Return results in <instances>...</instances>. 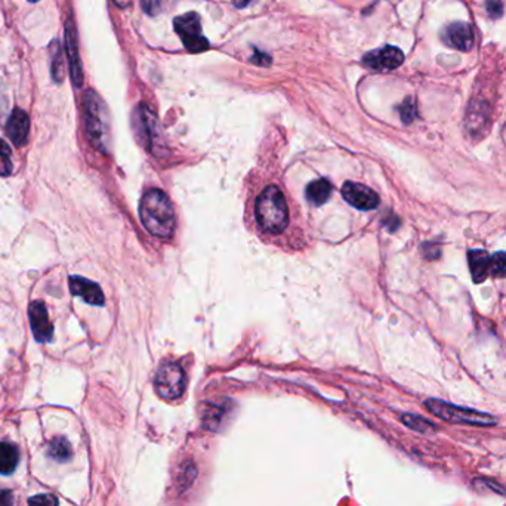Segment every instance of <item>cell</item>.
Returning <instances> with one entry per match:
<instances>
[{"label":"cell","mask_w":506,"mask_h":506,"mask_svg":"<svg viewBox=\"0 0 506 506\" xmlns=\"http://www.w3.org/2000/svg\"><path fill=\"white\" fill-rule=\"evenodd\" d=\"M342 196L351 206L360 211H372L379 204V196L373 189L357 182H346L342 187Z\"/></svg>","instance_id":"obj_8"},{"label":"cell","mask_w":506,"mask_h":506,"mask_svg":"<svg viewBox=\"0 0 506 506\" xmlns=\"http://www.w3.org/2000/svg\"><path fill=\"white\" fill-rule=\"evenodd\" d=\"M486 8H487V12L495 18L500 17L502 11H503L500 0H486Z\"/></svg>","instance_id":"obj_25"},{"label":"cell","mask_w":506,"mask_h":506,"mask_svg":"<svg viewBox=\"0 0 506 506\" xmlns=\"http://www.w3.org/2000/svg\"><path fill=\"white\" fill-rule=\"evenodd\" d=\"M114 4L119 6V8H126L131 5V0H114Z\"/></svg>","instance_id":"obj_31"},{"label":"cell","mask_w":506,"mask_h":506,"mask_svg":"<svg viewBox=\"0 0 506 506\" xmlns=\"http://www.w3.org/2000/svg\"><path fill=\"white\" fill-rule=\"evenodd\" d=\"M69 284L71 293L76 296H81L86 304L97 305V307L104 305V300H105L104 293L97 283L86 280L83 277L73 276L69 278Z\"/></svg>","instance_id":"obj_12"},{"label":"cell","mask_w":506,"mask_h":506,"mask_svg":"<svg viewBox=\"0 0 506 506\" xmlns=\"http://www.w3.org/2000/svg\"><path fill=\"white\" fill-rule=\"evenodd\" d=\"M13 505V495L11 490L0 488V506H12Z\"/></svg>","instance_id":"obj_27"},{"label":"cell","mask_w":506,"mask_h":506,"mask_svg":"<svg viewBox=\"0 0 506 506\" xmlns=\"http://www.w3.org/2000/svg\"><path fill=\"white\" fill-rule=\"evenodd\" d=\"M20 462V452L11 442H0V473L9 476L17 469Z\"/></svg>","instance_id":"obj_15"},{"label":"cell","mask_w":506,"mask_h":506,"mask_svg":"<svg viewBox=\"0 0 506 506\" xmlns=\"http://www.w3.org/2000/svg\"><path fill=\"white\" fill-rule=\"evenodd\" d=\"M401 420L404 422L407 428L422 433V434H430V433L435 431V425L433 422L426 420L420 416H416V415H404L401 418Z\"/></svg>","instance_id":"obj_18"},{"label":"cell","mask_w":506,"mask_h":506,"mask_svg":"<svg viewBox=\"0 0 506 506\" xmlns=\"http://www.w3.org/2000/svg\"><path fill=\"white\" fill-rule=\"evenodd\" d=\"M66 51L70 66V76L76 88H81L83 83V71H82V61L78 55V46H77V36H76V27L71 18L67 20L66 24Z\"/></svg>","instance_id":"obj_10"},{"label":"cell","mask_w":506,"mask_h":506,"mask_svg":"<svg viewBox=\"0 0 506 506\" xmlns=\"http://www.w3.org/2000/svg\"><path fill=\"white\" fill-rule=\"evenodd\" d=\"M154 387L163 400H177L185 391V372L177 363H165L155 375Z\"/></svg>","instance_id":"obj_6"},{"label":"cell","mask_w":506,"mask_h":506,"mask_svg":"<svg viewBox=\"0 0 506 506\" xmlns=\"http://www.w3.org/2000/svg\"><path fill=\"white\" fill-rule=\"evenodd\" d=\"M399 225H400L399 218H397V216H391V220H388V228H389V231H394Z\"/></svg>","instance_id":"obj_29"},{"label":"cell","mask_w":506,"mask_h":506,"mask_svg":"<svg viewBox=\"0 0 506 506\" xmlns=\"http://www.w3.org/2000/svg\"><path fill=\"white\" fill-rule=\"evenodd\" d=\"M28 131H30V119L27 113L20 108H15L6 123V135L11 138L13 146L21 147L27 142Z\"/></svg>","instance_id":"obj_13"},{"label":"cell","mask_w":506,"mask_h":506,"mask_svg":"<svg viewBox=\"0 0 506 506\" xmlns=\"http://www.w3.org/2000/svg\"><path fill=\"white\" fill-rule=\"evenodd\" d=\"M404 61V54L395 46H384L367 52L363 57V64L375 71H392L399 69Z\"/></svg>","instance_id":"obj_7"},{"label":"cell","mask_w":506,"mask_h":506,"mask_svg":"<svg viewBox=\"0 0 506 506\" xmlns=\"http://www.w3.org/2000/svg\"><path fill=\"white\" fill-rule=\"evenodd\" d=\"M28 506H58V499L54 495H37L28 499Z\"/></svg>","instance_id":"obj_23"},{"label":"cell","mask_w":506,"mask_h":506,"mask_svg":"<svg viewBox=\"0 0 506 506\" xmlns=\"http://www.w3.org/2000/svg\"><path fill=\"white\" fill-rule=\"evenodd\" d=\"M423 249H425V253H423V255L426 257V258H428V259H435V258H438L440 257V249L437 247V245H425L423 246Z\"/></svg>","instance_id":"obj_28"},{"label":"cell","mask_w":506,"mask_h":506,"mask_svg":"<svg viewBox=\"0 0 506 506\" xmlns=\"http://www.w3.org/2000/svg\"><path fill=\"white\" fill-rule=\"evenodd\" d=\"M28 317L37 342H49L54 335V327L47 317V310L42 300H35L28 307Z\"/></svg>","instance_id":"obj_9"},{"label":"cell","mask_w":506,"mask_h":506,"mask_svg":"<svg viewBox=\"0 0 506 506\" xmlns=\"http://www.w3.org/2000/svg\"><path fill=\"white\" fill-rule=\"evenodd\" d=\"M442 39L454 49L468 52L473 46V31L466 23H453L446 27Z\"/></svg>","instance_id":"obj_11"},{"label":"cell","mask_w":506,"mask_h":506,"mask_svg":"<svg viewBox=\"0 0 506 506\" xmlns=\"http://www.w3.org/2000/svg\"><path fill=\"white\" fill-rule=\"evenodd\" d=\"M425 407L437 418L450 423L469 425V426H495L498 423V419L495 416L480 412V410L454 406L437 399L426 400Z\"/></svg>","instance_id":"obj_4"},{"label":"cell","mask_w":506,"mask_h":506,"mask_svg":"<svg viewBox=\"0 0 506 506\" xmlns=\"http://www.w3.org/2000/svg\"><path fill=\"white\" fill-rule=\"evenodd\" d=\"M12 172L11 148L4 139H0V175L8 177Z\"/></svg>","instance_id":"obj_21"},{"label":"cell","mask_w":506,"mask_h":506,"mask_svg":"<svg viewBox=\"0 0 506 506\" xmlns=\"http://www.w3.org/2000/svg\"><path fill=\"white\" fill-rule=\"evenodd\" d=\"M139 216L150 234L160 239H170L175 230V212L167 196L160 189L151 188L142 196Z\"/></svg>","instance_id":"obj_1"},{"label":"cell","mask_w":506,"mask_h":506,"mask_svg":"<svg viewBox=\"0 0 506 506\" xmlns=\"http://www.w3.org/2000/svg\"><path fill=\"white\" fill-rule=\"evenodd\" d=\"M173 27H175V31L187 51L200 54L209 49V40L201 33V20L199 13L188 12L180 15V17L173 20Z\"/></svg>","instance_id":"obj_5"},{"label":"cell","mask_w":506,"mask_h":506,"mask_svg":"<svg viewBox=\"0 0 506 506\" xmlns=\"http://www.w3.org/2000/svg\"><path fill=\"white\" fill-rule=\"evenodd\" d=\"M28 2H39V0H28Z\"/></svg>","instance_id":"obj_32"},{"label":"cell","mask_w":506,"mask_h":506,"mask_svg":"<svg viewBox=\"0 0 506 506\" xmlns=\"http://www.w3.org/2000/svg\"><path fill=\"white\" fill-rule=\"evenodd\" d=\"M255 213L257 223L264 231L277 234L286 230L289 224L288 203L278 187L270 185L264 189L257 199Z\"/></svg>","instance_id":"obj_2"},{"label":"cell","mask_w":506,"mask_h":506,"mask_svg":"<svg viewBox=\"0 0 506 506\" xmlns=\"http://www.w3.org/2000/svg\"><path fill=\"white\" fill-rule=\"evenodd\" d=\"M252 62H255L257 66H261V67H268V66H271V57L265 52L255 51V54H253V57H252Z\"/></svg>","instance_id":"obj_26"},{"label":"cell","mask_w":506,"mask_h":506,"mask_svg":"<svg viewBox=\"0 0 506 506\" xmlns=\"http://www.w3.org/2000/svg\"><path fill=\"white\" fill-rule=\"evenodd\" d=\"M418 116V108L413 98H406L404 102L400 105V117L406 124L412 123Z\"/></svg>","instance_id":"obj_22"},{"label":"cell","mask_w":506,"mask_h":506,"mask_svg":"<svg viewBox=\"0 0 506 506\" xmlns=\"http://www.w3.org/2000/svg\"><path fill=\"white\" fill-rule=\"evenodd\" d=\"M331 196V184L327 180H317L307 187V199L314 206H322Z\"/></svg>","instance_id":"obj_16"},{"label":"cell","mask_w":506,"mask_h":506,"mask_svg":"<svg viewBox=\"0 0 506 506\" xmlns=\"http://www.w3.org/2000/svg\"><path fill=\"white\" fill-rule=\"evenodd\" d=\"M490 276L496 278L506 277V252H498L490 258Z\"/></svg>","instance_id":"obj_20"},{"label":"cell","mask_w":506,"mask_h":506,"mask_svg":"<svg viewBox=\"0 0 506 506\" xmlns=\"http://www.w3.org/2000/svg\"><path fill=\"white\" fill-rule=\"evenodd\" d=\"M46 453L51 457V459L61 462V464L69 462L71 459V454H73L70 442L64 437H55L52 441H49Z\"/></svg>","instance_id":"obj_17"},{"label":"cell","mask_w":506,"mask_h":506,"mask_svg":"<svg viewBox=\"0 0 506 506\" xmlns=\"http://www.w3.org/2000/svg\"><path fill=\"white\" fill-rule=\"evenodd\" d=\"M252 2V0H233V4H234V6L235 8H239V9H242V8H246L249 4Z\"/></svg>","instance_id":"obj_30"},{"label":"cell","mask_w":506,"mask_h":506,"mask_svg":"<svg viewBox=\"0 0 506 506\" xmlns=\"http://www.w3.org/2000/svg\"><path fill=\"white\" fill-rule=\"evenodd\" d=\"M51 55H52V77L55 82L61 83L64 81V69H62V52L58 42L52 43Z\"/></svg>","instance_id":"obj_19"},{"label":"cell","mask_w":506,"mask_h":506,"mask_svg":"<svg viewBox=\"0 0 506 506\" xmlns=\"http://www.w3.org/2000/svg\"><path fill=\"white\" fill-rule=\"evenodd\" d=\"M490 257L486 250L476 249L468 252V264L472 280L476 283H483L490 276Z\"/></svg>","instance_id":"obj_14"},{"label":"cell","mask_w":506,"mask_h":506,"mask_svg":"<svg viewBox=\"0 0 506 506\" xmlns=\"http://www.w3.org/2000/svg\"><path fill=\"white\" fill-rule=\"evenodd\" d=\"M141 8L150 17H154L162 9V0H141Z\"/></svg>","instance_id":"obj_24"},{"label":"cell","mask_w":506,"mask_h":506,"mask_svg":"<svg viewBox=\"0 0 506 506\" xmlns=\"http://www.w3.org/2000/svg\"><path fill=\"white\" fill-rule=\"evenodd\" d=\"M83 110L90 142L95 148L105 153L110 144V120L105 104L93 90H88L83 98Z\"/></svg>","instance_id":"obj_3"}]
</instances>
